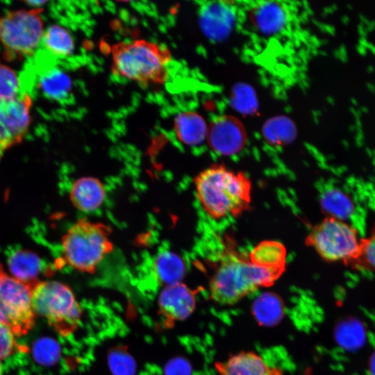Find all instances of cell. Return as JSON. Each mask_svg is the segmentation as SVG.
I'll list each match as a JSON object with an SVG mask.
<instances>
[{
    "instance_id": "17",
    "label": "cell",
    "mask_w": 375,
    "mask_h": 375,
    "mask_svg": "<svg viewBox=\"0 0 375 375\" xmlns=\"http://www.w3.org/2000/svg\"><path fill=\"white\" fill-rule=\"evenodd\" d=\"M174 127L176 138L185 145H199L206 139L208 125L204 118L194 111L178 113Z\"/></svg>"
},
{
    "instance_id": "3",
    "label": "cell",
    "mask_w": 375,
    "mask_h": 375,
    "mask_svg": "<svg viewBox=\"0 0 375 375\" xmlns=\"http://www.w3.org/2000/svg\"><path fill=\"white\" fill-rule=\"evenodd\" d=\"M111 70L115 76L148 87L166 83L169 49L144 39L121 41L111 46Z\"/></svg>"
},
{
    "instance_id": "30",
    "label": "cell",
    "mask_w": 375,
    "mask_h": 375,
    "mask_svg": "<svg viewBox=\"0 0 375 375\" xmlns=\"http://www.w3.org/2000/svg\"><path fill=\"white\" fill-rule=\"evenodd\" d=\"M0 320L7 323V322H6V320L5 319V317L3 316V313L1 312V310H0Z\"/></svg>"
},
{
    "instance_id": "2",
    "label": "cell",
    "mask_w": 375,
    "mask_h": 375,
    "mask_svg": "<svg viewBox=\"0 0 375 375\" xmlns=\"http://www.w3.org/2000/svg\"><path fill=\"white\" fill-rule=\"evenodd\" d=\"M194 183L203 209L214 219L240 217L250 209L252 185L242 172L214 165L199 173Z\"/></svg>"
},
{
    "instance_id": "20",
    "label": "cell",
    "mask_w": 375,
    "mask_h": 375,
    "mask_svg": "<svg viewBox=\"0 0 375 375\" xmlns=\"http://www.w3.org/2000/svg\"><path fill=\"white\" fill-rule=\"evenodd\" d=\"M154 272L158 282L165 287L181 283L186 274V267L180 256L165 251L156 258Z\"/></svg>"
},
{
    "instance_id": "14",
    "label": "cell",
    "mask_w": 375,
    "mask_h": 375,
    "mask_svg": "<svg viewBox=\"0 0 375 375\" xmlns=\"http://www.w3.org/2000/svg\"><path fill=\"white\" fill-rule=\"evenodd\" d=\"M106 190L103 183L97 177L88 176L76 179L69 192L73 206L83 212L97 210L103 203Z\"/></svg>"
},
{
    "instance_id": "25",
    "label": "cell",
    "mask_w": 375,
    "mask_h": 375,
    "mask_svg": "<svg viewBox=\"0 0 375 375\" xmlns=\"http://www.w3.org/2000/svg\"><path fill=\"white\" fill-rule=\"evenodd\" d=\"M231 102L233 108L245 114L256 111L258 106L254 91L244 83L235 85L231 94Z\"/></svg>"
},
{
    "instance_id": "12",
    "label": "cell",
    "mask_w": 375,
    "mask_h": 375,
    "mask_svg": "<svg viewBox=\"0 0 375 375\" xmlns=\"http://www.w3.org/2000/svg\"><path fill=\"white\" fill-rule=\"evenodd\" d=\"M219 375H283V371L269 365L254 351H240L215 365Z\"/></svg>"
},
{
    "instance_id": "9",
    "label": "cell",
    "mask_w": 375,
    "mask_h": 375,
    "mask_svg": "<svg viewBox=\"0 0 375 375\" xmlns=\"http://www.w3.org/2000/svg\"><path fill=\"white\" fill-rule=\"evenodd\" d=\"M33 99L26 91L0 101V161L6 152L22 142L32 121Z\"/></svg>"
},
{
    "instance_id": "22",
    "label": "cell",
    "mask_w": 375,
    "mask_h": 375,
    "mask_svg": "<svg viewBox=\"0 0 375 375\" xmlns=\"http://www.w3.org/2000/svg\"><path fill=\"white\" fill-rule=\"evenodd\" d=\"M297 128L292 119L286 116H276L269 119L262 128L265 140L274 147H282L294 141Z\"/></svg>"
},
{
    "instance_id": "8",
    "label": "cell",
    "mask_w": 375,
    "mask_h": 375,
    "mask_svg": "<svg viewBox=\"0 0 375 375\" xmlns=\"http://www.w3.org/2000/svg\"><path fill=\"white\" fill-rule=\"evenodd\" d=\"M33 288L6 272L0 264V310L16 336L26 335L34 326Z\"/></svg>"
},
{
    "instance_id": "10",
    "label": "cell",
    "mask_w": 375,
    "mask_h": 375,
    "mask_svg": "<svg viewBox=\"0 0 375 375\" xmlns=\"http://www.w3.org/2000/svg\"><path fill=\"white\" fill-rule=\"evenodd\" d=\"M210 148L217 153L229 156L240 152L247 136L241 121L232 115L215 117L208 125L206 139Z\"/></svg>"
},
{
    "instance_id": "13",
    "label": "cell",
    "mask_w": 375,
    "mask_h": 375,
    "mask_svg": "<svg viewBox=\"0 0 375 375\" xmlns=\"http://www.w3.org/2000/svg\"><path fill=\"white\" fill-rule=\"evenodd\" d=\"M199 18L203 32L210 39L219 40L226 37L233 27L235 12L224 2H208L201 6Z\"/></svg>"
},
{
    "instance_id": "27",
    "label": "cell",
    "mask_w": 375,
    "mask_h": 375,
    "mask_svg": "<svg viewBox=\"0 0 375 375\" xmlns=\"http://www.w3.org/2000/svg\"><path fill=\"white\" fill-rule=\"evenodd\" d=\"M33 356L39 364L51 366L56 363L60 356V347L53 339L42 338L34 344Z\"/></svg>"
},
{
    "instance_id": "16",
    "label": "cell",
    "mask_w": 375,
    "mask_h": 375,
    "mask_svg": "<svg viewBox=\"0 0 375 375\" xmlns=\"http://www.w3.org/2000/svg\"><path fill=\"white\" fill-rule=\"evenodd\" d=\"M251 19L255 27L266 35H274L286 26L288 13L283 6L278 2H262L251 12Z\"/></svg>"
},
{
    "instance_id": "1",
    "label": "cell",
    "mask_w": 375,
    "mask_h": 375,
    "mask_svg": "<svg viewBox=\"0 0 375 375\" xmlns=\"http://www.w3.org/2000/svg\"><path fill=\"white\" fill-rule=\"evenodd\" d=\"M222 256L209 292L212 300L222 306H233L258 289L272 286L285 268L286 251L276 241H263L248 255L228 245Z\"/></svg>"
},
{
    "instance_id": "19",
    "label": "cell",
    "mask_w": 375,
    "mask_h": 375,
    "mask_svg": "<svg viewBox=\"0 0 375 375\" xmlns=\"http://www.w3.org/2000/svg\"><path fill=\"white\" fill-rule=\"evenodd\" d=\"M75 44L71 33L60 24H51L45 28L40 48L49 56L57 59L71 56Z\"/></svg>"
},
{
    "instance_id": "5",
    "label": "cell",
    "mask_w": 375,
    "mask_h": 375,
    "mask_svg": "<svg viewBox=\"0 0 375 375\" xmlns=\"http://www.w3.org/2000/svg\"><path fill=\"white\" fill-rule=\"evenodd\" d=\"M44 8H24L0 14V47L5 62L21 61L39 50L45 29Z\"/></svg>"
},
{
    "instance_id": "4",
    "label": "cell",
    "mask_w": 375,
    "mask_h": 375,
    "mask_svg": "<svg viewBox=\"0 0 375 375\" xmlns=\"http://www.w3.org/2000/svg\"><path fill=\"white\" fill-rule=\"evenodd\" d=\"M112 228L87 219L74 223L62 238L63 259L83 273L94 274L102 260L113 251Z\"/></svg>"
},
{
    "instance_id": "11",
    "label": "cell",
    "mask_w": 375,
    "mask_h": 375,
    "mask_svg": "<svg viewBox=\"0 0 375 375\" xmlns=\"http://www.w3.org/2000/svg\"><path fill=\"white\" fill-rule=\"evenodd\" d=\"M195 294L183 282L164 287L158 299L160 314L167 322L186 319L195 309Z\"/></svg>"
},
{
    "instance_id": "31",
    "label": "cell",
    "mask_w": 375,
    "mask_h": 375,
    "mask_svg": "<svg viewBox=\"0 0 375 375\" xmlns=\"http://www.w3.org/2000/svg\"><path fill=\"white\" fill-rule=\"evenodd\" d=\"M1 374V365H0V375Z\"/></svg>"
},
{
    "instance_id": "15",
    "label": "cell",
    "mask_w": 375,
    "mask_h": 375,
    "mask_svg": "<svg viewBox=\"0 0 375 375\" xmlns=\"http://www.w3.org/2000/svg\"><path fill=\"white\" fill-rule=\"evenodd\" d=\"M38 85L45 97L56 102L66 101L72 94L73 82L71 77L57 66L42 69L39 75Z\"/></svg>"
},
{
    "instance_id": "18",
    "label": "cell",
    "mask_w": 375,
    "mask_h": 375,
    "mask_svg": "<svg viewBox=\"0 0 375 375\" xmlns=\"http://www.w3.org/2000/svg\"><path fill=\"white\" fill-rule=\"evenodd\" d=\"M8 266L10 275L19 281L33 287L39 282L42 264L40 258L33 251H15L9 256Z\"/></svg>"
},
{
    "instance_id": "28",
    "label": "cell",
    "mask_w": 375,
    "mask_h": 375,
    "mask_svg": "<svg viewBox=\"0 0 375 375\" xmlns=\"http://www.w3.org/2000/svg\"><path fill=\"white\" fill-rule=\"evenodd\" d=\"M15 336L10 326L0 320V360L8 358L17 350Z\"/></svg>"
},
{
    "instance_id": "6",
    "label": "cell",
    "mask_w": 375,
    "mask_h": 375,
    "mask_svg": "<svg viewBox=\"0 0 375 375\" xmlns=\"http://www.w3.org/2000/svg\"><path fill=\"white\" fill-rule=\"evenodd\" d=\"M31 300L35 315L43 317L59 335L68 336L78 328L82 309L67 284L39 281L33 288Z\"/></svg>"
},
{
    "instance_id": "24",
    "label": "cell",
    "mask_w": 375,
    "mask_h": 375,
    "mask_svg": "<svg viewBox=\"0 0 375 375\" xmlns=\"http://www.w3.org/2000/svg\"><path fill=\"white\" fill-rule=\"evenodd\" d=\"M22 92V86L17 73L0 61V101L15 98Z\"/></svg>"
},
{
    "instance_id": "7",
    "label": "cell",
    "mask_w": 375,
    "mask_h": 375,
    "mask_svg": "<svg viewBox=\"0 0 375 375\" xmlns=\"http://www.w3.org/2000/svg\"><path fill=\"white\" fill-rule=\"evenodd\" d=\"M360 240L356 228L343 220L326 217L311 229L306 244L325 261L349 266L359 252Z\"/></svg>"
},
{
    "instance_id": "23",
    "label": "cell",
    "mask_w": 375,
    "mask_h": 375,
    "mask_svg": "<svg viewBox=\"0 0 375 375\" xmlns=\"http://www.w3.org/2000/svg\"><path fill=\"white\" fill-rule=\"evenodd\" d=\"M319 203L322 211L329 217L344 220L353 212L350 198L337 189L326 190L322 194Z\"/></svg>"
},
{
    "instance_id": "26",
    "label": "cell",
    "mask_w": 375,
    "mask_h": 375,
    "mask_svg": "<svg viewBox=\"0 0 375 375\" xmlns=\"http://www.w3.org/2000/svg\"><path fill=\"white\" fill-rule=\"evenodd\" d=\"M349 267L375 272V230L369 236L361 238L359 252Z\"/></svg>"
},
{
    "instance_id": "21",
    "label": "cell",
    "mask_w": 375,
    "mask_h": 375,
    "mask_svg": "<svg viewBox=\"0 0 375 375\" xmlns=\"http://www.w3.org/2000/svg\"><path fill=\"white\" fill-rule=\"evenodd\" d=\"M251 310L258 324L272 326L281 322L283 317V302L276 294L264 292L255 299Z\"/></svg>"
},
{
    "instance_id": "29",
    "label": "cell",
    "mask_w": 375,
    "mask_h": 375,
    "mask_svg": "<svg viewBox=\"0 0 375 375\" xmlns=\"http://www.w3.org/2000/svg\"><path fill=\"white\" fill-rule=\"evenodd\" d=\"M29 8H44L47 1H23Z\"/></svg>"
}]
</instances>
